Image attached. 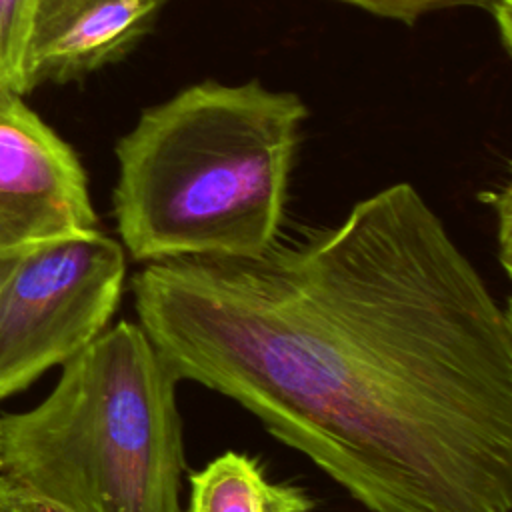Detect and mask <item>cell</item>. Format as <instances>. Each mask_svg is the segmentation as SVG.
Listing matches in <instances>:
<instances>
[{
    "label": "cell",
    "mask_w": 512,
    "mask_h": 512,
    "mask_svg": "<svg viewBox=\"0 0 512 512\" xmlns=\"http://www.w3.org/2000/svg\"><path fill=\"white\" fill-rule=\"evenodd\" d=\"M168 0H34L20 94L66 82L124 58L156 24Z\"/></svg>",
    "instance_id": "cell-6"
},
{
    "label": "cell",
    "mask_w": 512,
    "mask_h": 512,
    "mask_svg": "<svg viewBox=\"0 0 512 512\" xmlns=\"http://www.w3.org/2000/svg\"><path fill=\"white\" fill-rule=\"evenodd\" d=\"M16 254H18V250H16V252H8V250H4V248L0 246V282L4 280V276H6L8 270H10V266L14 264Z\"/></svg>",
    "instance_id": "cell-12"
},
{
    "label": "cell",
    "mask_w": 512,
    "mask_h": 512,
    "mask_svg": "<svg viewBox=\"0 0 512 512\" xmlns=\"http://www.w3.org/2000/svg\"><path fill=\"white\" fill-rule=\"evenodd\" d=\"M178 382L146 332L120 320L36 408L0 418V476L60 512H182Z\"/></svg>",
    "instance_id": "cell-3"
},
{
    "label": "cell",
    "mask_w": 512,
    "mask_h": 512,
    "mask_svg": "<svg viewBox=\"0 0 512 512\" xmlns=\"http://www.w3.org/2000/svg\"><path fill=\"white\" fill-rule=\"evenodd\" d=\"M486 202L494 208L498 218V244H500V264L510 276V218H512V196L510 186L506 184L500 192H490Z\"/></svg>",
    "instance_id": "cell-10"
},
{
    "label": "cell",
    "mask_w": 512,
    "mask_h": 512,
    "mask_svg": "<svg viewBox=\"0 0 512 512\" xmlns=\"http://www.w3.org/2000/svg\"><path fill=\"white\" fill-rule=\"evenodd\" d=\"M0 512H32L28 498L0 476Z\"/></svg>",
    "instance_id": "cell-11"
},
{
    "label": "cell",
    "mask_w": 512,
    "mask_h": 512,
    "mask_svg": "<svg viewBox=\"0 0 512 512\" xmlns=\"http://www.w3.org/2000/svg\"><path fill=\"white\" fill-rule=\"evenodd\" d=\"M124 280L126 250L96 228L20 248L0 282V400L106 330Z\"/></svg>",
    "instance_id": "cell-4"
},
{
    "label": "cell",
    "mask_w": 512,
    "mask_h": 512,
    "mask_svg": "<svg viewBox=\"0 0 512 512\" xmlns=\"http://www.w3.org/2000/svg\"><path fill=\"white\" fill-rule=\"evenodd\" d=\"M22 496H24V494H22ZM24 498H26V496H24ZM28 502H30V506H32V512H60L58 508L48 506V504L38 502V500H32V498H28Z\"/></svg>",
    "instance_id": "cell-13"
},
{
    "label": "cell",
    "mask_w": 512,
    "mask_h": 512,
    "mask_svg": "<svg viewBox=\"0 0 512 512\" xmlns=\"http://www.w3.org/2000/svg\"><path fill=\"white\" fill-rule=\"evenodd\" d=\"M306 116L298 94L258 80H202L142 110L116 144L122 248L136 262L268 250Z\"/></svg>",
    "instance_id": "cell-2"
},
{
    "label": "cell",
    "mask_w": 512,
    "mask_h": 512,
    "mask_svg": "<svg viewBox=\"0 0 512 512\" xmlns=\"http://www.w3.org/2000/svg\"><path fill=\"white\" fill-rule=\"evenodd\" d=\"M32 2L0 0V90L20 94V64Z\"/></svg>",
    "instance_id": "cell-8"
},
{
    "label": "cell",
    "mask_w": 512,
    "mask_h": 512,
    "mask_svg": "<svg viewBox=\"0 0 512 512\" xmlns=\"http://www.w3.org/2000/svg\"><path fill=\"white\" fill-rule=\"evenodd\" d=\"M178 380L254 414L370 512H512V322L408 182L252 258L132 276Z\"/></svg>",
    "instance_id": "cell-1"
},
{
    "label": "cell",
    "mask_w": 512,
    "mask_h": 512,
    "mask_svg": "<svg viewBox=\"0 0 512 512\" xmlns=\"http://www.w3.org/2000/svg\"><path fill=\"white\" fill-rule=\"evenodd\" d=\"M186 512H310L314 498L296 484L270 482L260 462L244 452H224L188 474Z\"/></svg>",
    "instance_id": "cell-7"
},
{
    "label": "cell",
    "mask_w": 512,
    "mask_h": 512,
    "mask_svg": "<svg viewBox=\"0 0 512 512\" xmlns=\"http://www.w3.org/2000/svg\"><path fill=\"white\" fill-rule=\"evenodd\" d=\"M96 228L86 172L74 150L20 94L0 90V246Z\"/></svg>",
    "instance_id": "cell-5"
},
{
    "label": "cell",
    "mask_w": 512,
    "mask_h": 512,
    "mask_svg": "<svg viewBox=\"0 0 512 512\" xmlns=\"http://www.w3.org/2000/svg\"><path fill=\"white\" fill-rule=\"evenodd\" d=\"M336 2L356 6L380 18L414 24L418 18L434 10L452 8V6H482L490 10L498 0H336Z\"/></svg>",
    "instance_id": "cell-9"
}]
</instances>
